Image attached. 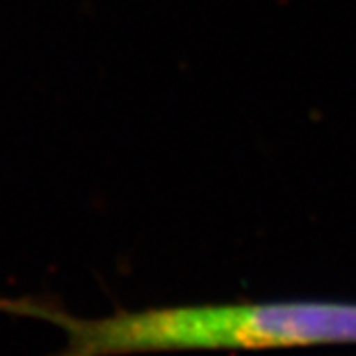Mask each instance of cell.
Here are the masks:
<instances>
[{
  "label": "cell",
  "instance_id": "1",
  "mask_svg": "<svg viewBox=\"0 0 356 356\" xmlns=\"http://www.w3.org/2000/svg\"><path fill=\"white\" fill-rule=\"evenodd\" d=\"M0 313L46 321L65 334L50 356H129L208 348H271L356 343V303L280 301L245 305L119 309L72 315L51 299H0Z\"/></svg>",
  "mask_w": 356,
  "mask_h": 356
}]
</instances>
